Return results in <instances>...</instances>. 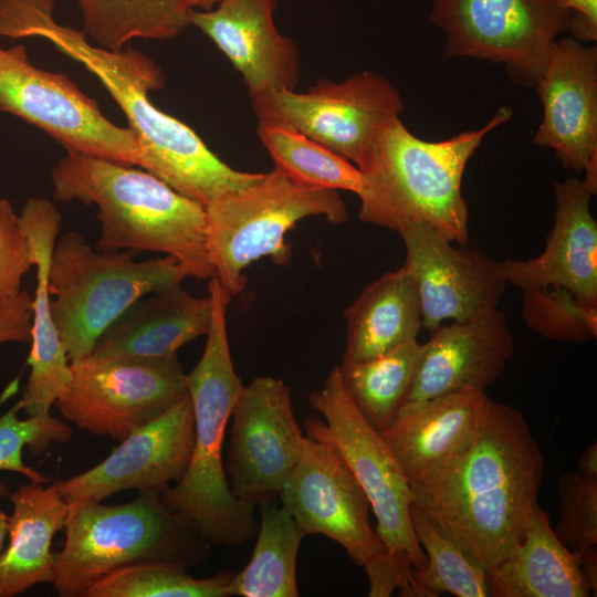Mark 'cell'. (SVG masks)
Segmentation results:
<instances>
[{"label":"cell","instance_id":"obj_1","mask_svg":"<svg viewBox=\"0 0 597 597\" xmlns=\"http://www.w3.org/2000/svg\"><path fill=\"white\" fill-rule=\"evenodd\" d=\"M53 10L54 0H0V36L44 39L95 75L136 135L143 169L203 206L262 177L233 169L191 127L153 104L149 92L165 85V74L151 59L93 44L83 31L57 23Z\"/></svg>","mask_w":597,"mask_h":597},{"label":"cell","instance_id":"obj_2","mask_svg":"<svg viewBox=\"0 0 597 597\" xmlns=\"http://www.w3.org/2000/svg\"><path fill=\"white\" fill-rule=\"evenodd\" d=\"M543 474L544 454L524 415L489 398L470 444L410 486L413 502L488 570L523 538Z\"/></svg>","mask_w":597,"mask_h":597},{"label":"cell","instance_id":"obj_3","mask_svg":"<svg viewBox=\"0 0 597 597\" xmlns=\"http://www.w3.org/2000/svg\"><path fill=\"white\" fill-rule=\"evenodd\" d=\"M512 115L502 106L482 127L438 142L415 136L399 116L385 122L356 164L363 176L359 219L397 232L421 223L467 245L465 167L484 137Z\"/></svg>","mask_w":597,"mask_h":597},{"label":"cell","instance_id":"obj_4","mask_svg":"<svg viewBox=\"0 0 597 597\" xmlns=\"http://www.w3.org/2000/svg\"><path fill=\"white\" fill-rule=\"evenodd\" d=\"M50 177L55 200L97 207L96 249L160 252L176 258L188 276H214L207 247L205 206L153 174L66 150Z\"/></svg>","mask_w":597,"mask_h":597},{"label":"cell","instance_id":"obj_5","mask_svg":"<svg viewBox=\"0 0 597 597\" xmlns=\"http://www.w3.org/2000/svg\"><path fill=\"white\" fill-rule=\"evenodd\" d=\"M208 281L211 324L199 362L186 374L195 417L192 454L185 475L160 495L170 510L192 522L210 545L238 547L254 538L259 522L255 505L234 496L224 470L226 428L243 385L227 333L231 295L216 276Z\"/></svg>","mask_w":597,"mask_h":597},{"label":"cell","instance_id":"obj_6","mask_svg":"<svg viewBox=\"0 0 597 597\" xmlns=\"http://www.w3.org/2000/svg\"><path fill=\"white\" fill-rule=\"evenodd\" d=\"M65 541L54 553L52 585L62 597H80L107 574L135 564L197 567L210 556L199 528L170 510L160 492H138L133 501L69 505Z\"/></svg>","mask_w":597,"mask_h":597},{"label":"cell","instance_id":"obj_7","mask_svg":"<svg viewBox=\"0 0 597 597\" xmlns=\"http://www.w3.org/2000/svg\"><path fill=\"white\" fill-rule=\"evenodd\" d=\"M136 250H100L70 231L49 268L51 314L70 363L91 355L105 329L142 296L188 276L174 256L137 261Z\"/></svg>","mask_w":597,"mask_h":597},{"label":"cell","instance_id":"obj_8","mask_svg":"<svg viewBox=\"0 0 597 597\" xmlns=\"http://www.w3.org/2000/svg\"><path fill=\"white\" fill-rule=\"evenodd\" d=\"M323 419L308 417L305 436L335 446L365 491L376 520V532L400 580V595L412 597V569H421L426 554L413 533L409 507L413 493L391 451L360 415L335 366L322 388L308 397Z\"/></svg>","mask_w":597,"mask_h":597},{"label":"cell","instance_id":"obj_9","mask_svg":"<svg viewBox=\"0 0 597 597\" xmlns=\"http://www.w3.org/2000/svg\"><path fill=\"white\" fill-rule=\"evenodd\" d=\"M206 235L214 276L231 295L239 294L243 271L262 256L286 258L285 233L298 221L323 216L339 224L347 208L337 190L295 184L277 169L255 182L226 192L205 206Z\"/></svg>","mask_w":597,"mask_h":597},{"label":"cell","instance_id":"obj_10","mask_svg":"<svg viewBox=\"0 0 597 597\" xmlns=\"http://www.w3.org/2000/svg\"><path fill=\"white\" fill-rule=\"evenodd\" d=\"M71 379L55 400L62 417L82 430L121 441L188 395L177 354L96 357L70 363Z\"/></svg>","mask_w":597,"mask_h":597},{"label":"cell","instance_id":"obj_11","mask_svg":"<svg viewBox=\"0 0 597 597\" xmlns=\"http://www.w3.org/2000/svg\"><path fill=\"white\" fill-rule=\"evenodd\" d=\"M570 19L554 0H432L429 14L447 35L444 57L504 64L515 84L533 86Z\"/></svg>","mask_w":597,"mask_h":597},{"label":"cell","instance_id":"obj_12","mask_svg":"<svg viewBox=\"0 0 597 597\" xmlns=\"http://www.w3.org/2000/svg\"><path fill=\"white\" fill-rule=\"evenodd\" d=\"M0 109L44 130L66 150L142 168L134 132L106 118L66 75L33 65L23 45L0 46Z\"/></svg>","mask_w":597,"mask_h":597},{"label":"cell","instance_id":"obj_13","mask_svg":"<svg viewBox=\"0 0 597 597\" xmlns=\"http://www.w3.org/2000/svg\"><path fill=\"white\" fill-rule=\"evenodd\" d=\"M250 101L259 124L300 132L355 166L377 129L405 108L398 90L374 71L339 83L323 78L305 92L273 91Z\"/></svg>","mask_w":597,"mask_h":597},{"label":"cell","instance_id":"obj_14","mask_svg":"<svg viewBox=\"0 0 597 597\" xmlns=\"http://www.w3.org/2000/svg\"><path fill=\"white\" fill-rule=\"evenodd\" d=\"M231 417L227 462L231 491L253 505L275 502L305 443L289 387L274 377L242 386Z\"/></svg>","mask_w":597,"mask_h":597},{"label":"cell","instance_id":"obj_15","mask_svg":"<svg viewBox=\"0 0 597 597\" xmlns=\"http://www.w3.org/2000/svg\"><path fill=\"white\" fill-rule=\"evenodd\" d=\"M279 498L305 536L321 534L338 543L357 566L387 557L369 523L368 498L335 446L305 436L302 455Z\"/></svg>","mask_w":597,"mask_h":597},{"label":"cell","instance_id":"obj_16","mask_svg":"<svg viewBox=\"0 0 597 597\" xmlns=\"http://www.w3.org/2000/svg\"><path fill=\"white\" fill-rule=\"evenodd\" d=\"M193 441L195 417L187 395L121 440L97 465L55 484L69 505L82 501L102 502L125 490L161 493L185 475Z\"/></svg>","mask_w":597,"mask_h":597},{"label":"cell","instance_id":"obj_17","mask_svg":"<svg viewBox=\"0 0 597 597\" xmlns=\"http://www.w3.org/2000/svg\"><path fill=\"white\" fill-rule=\"evenodd\" d=\"M398 233L406 249L404 264L417 284L422 327L431 331L498 308L507 284L499 262L476 249L454 247L426 224L411 223Z\"/></svg>","mask_w":597,"mask_h":597},{"label":"cell","instance_id":"obj_18","mask_svg":"<svg viewBox=\"0 0 597 597\" xmlns=\"http://www.w3.org/2000/svg\"><path fill=\"white\" fill-rule=\"evenodd\" d=\"M421 344L415 376L398 415L463 388H485L504 371L515 352L504 313L498 308L443 323Z\"/></svg>","mask_w":597,"mask_h":597},{"label":"cell","instance_id":"obj_19","mask_svg":"<svg viewBox=\"0 0 597 597\" xmlns=\"http://www.w3.org/2000/svg\"><path fill=\"white\" fill-rule=\"evenodd\" d=\"M535 86L543 119L533 143L552 148L563 167L582 172L597 153V48L556 40Z\"/></svg>","mask_w":597,"mask_h":597},{"label":"cell","instance_id":"obj_20","mask_svg":"<svg viewBox=\"0 0 597 597\" xmlns=\"http://www.w3.org/2000/svg\"><path fill=\"white\" fill-rule=\"evenodd\" d=\"M593 195L578 177L554 184V226L544 250L527 260L505 259L499 269L521 291L563 287L584 304L597 306V222Z\"/></svg>","mask_w":597,"mask_h":597},{"label":"cell","instance_id":"obj_21","mask_svg":"<svg viewBox=\"0 0 597 597\" xmlns=\"http://www.w3.org/2000/svg\"><path fill=\"white\" fill-rule=\"evenodd\" d=\"M276 0H220L193 10L191 25L205 33L242 75L249 97L295 90L301 74L297 46L275 25Z\"/></svg>","mask_w":597,"mask_h":597},{"label":"cell","instance_id":"obj_22","mask_svg":"<svg viewBox=\"0 0 597 597\" xmlns=\"http://www.w3.org/2000/svg\"><path fill=\"white\" fill-rule=\"evenodd\" d=\"M19 222L24 231L36 268L33 296L30 376L13 408L28 417L49 416L56 398L71 379L70 360L51 314L49 268L61 223V213L46 198H29Z\"/></svg>","mask_w":597,"mask_h":597},{"label":"cell","instance_id":"obj_23","mask_svg":"<svg viewBox=\"0 0 597 597\" xmlns=\"http://www.w3.org/2000/svg\"><path fill=\"white\" fill-rule=\"evenodd\" d=\"M485 390L463 388L400 413L381 437L410 485L459 455L478 433L486 411Z\"/></svg>","mask_w":597,"mask_h":597},{"label":"cell","instance_id":"obj_24","mask_svg":"<svg viewBox=\"0 0 597 597\" xmlns=\"http://www.w3.org/2000/svg\"><path fill=\"white\" fill-rule=\"evenodd\" d=\"M212 300L172 284L146 294L126 308L100 336L96 357H164L206 335Z\"/></svg>","mask_w":597,"mask_h":597},{"label":"cell","instance_id":"obj_25","mask_svg":"<svg viewBox=\"0 0 597 597\" xmlns=\"http://www.w3.org/2000/svg\"><path fill=\"white\" fill-rule=\"evenodd\" d=\"M492 597H587L578 556L555 535L549 515L537 504L521 542L486 570Z\"/></svg>","mask_w":597,"mask_h":597},{"label":"cell","instance_id":"obj_26","mask_svg":"<svg viewBox=\"0 0 597 597\" xmlns=\"http://www.w3.org/2000/svg\"><path fill=\"white\" fill-rule=\"evenodd\" d=\"M8 545L0 554V597H12L41 583H52L53 536L64 528L69 504L56 484H21L9 495Z\"/></svg>","mask_w":597,"mask_h":597},{"label":"cell","instance_id":"obj_27","mask_svg":"<svg viewBox=\"0 0 597 597\" xmlns=\"http://www.w3.org/2000/svg\"><path fill=\"white\" fill-rule=\"evenodd\" d=\"M346 348L342 362H364L417 339L422 311L409 269L386 272L367 284L344 313Z\"/></svg>","mask_w":597,"mask_h":597},{"label":"cell","instance_id":"obj_28","mask_svg":"<svg viewBox=\"0 0 597 597\" xmlns=\"http://www.w3.org/2000/svg\"><path fill=\"white\" fill-rule=\"evenodd\" d=\"M256 542L248 565L232 575L230 596L297 597L296 563L303 532L275 502L260 504Z\"/></svg>","mask_w":597,"mask_h":597},{"label":"cell","instance_id":"obj_29","mask_svg":"<svg viewBox=\"0 0 597 597\" xmlns=\"http://www.w3.org/2000/svg\"><path fill=\"white\" fill-rule=\"evenodd\" d=\"M83 32L94 44L121 50L134 39L171 40L191 25L184 0H76Z\"/></svg>","mask_w":597,"mask_h":597},{"label":"cell","instance_id":"obj_30","mask_svg":"<svg viewBox=\"0 0 597 597\" xmlns=\"http://www.w3.org/2000/svg\"><path fill=\"white\" fill-rule=\"evenodd\" d=\"M421 344L409 341L364 362H342L344 386L363 418L379 433L397 418L410 389Z\"/></svg>","mask_w":597,"mask_h":597},{"label":"cell","instance_id":"obj_31","mask_svg":"<svg viewBox=\"0 0 597 597\" xmlns=\"http://www.w3.org/2000/svg\"><path fill=\"white\" fill-rule=\"evenodd\" d=\"M409 514L413 533L427 557L421 569L411 572L416 597H436L444 593L458 597H490L486 569L415 502L410 504Z\"/></svg>","mask_w":597,"mask_h":597},{"label":"cell","instance_id":"obj_32","mask_svg":"<svg viewBox=\"0 0 597 597\" xmlns=\"http://www.w3.org/2000/svg\"><path fill=\"white\" fill-rule=\"evenodd\" d=\"M258 135L274 168L295 184L359 193L363 176L345 157L294 129L258 125Z\"/></svg>","mask_w":597,"mask_h":597},{"label":"cell","instance_id":"obj_33","mask_svg":"<svg viewBox=\"0 0 597 597\" xmlns=\"http://www.w3.org/2000/svg\"><path fill=\"white\" fill-rule=\"evenodd\" d=\"M233 573L195 578L187 568L144 563L116 569L91 585L82 597H229Z\"/></svg>","mask_w":597,"mask_h":597},{"label":"cell","instance_id":"obj_34","mask_svg":"<svg viewBox=\"0 0 597 597\" xmlns=\"http://www.w3.org/2000/svg\"><path fill=\"white\" fill-rule=\"evenodd\" d=\"M522 316L534 333L569 344L597 336V306L578 301L563 287L523 290Z\"/></svg>","mask_w":597,"mask_h":597},{"label":"cell","instance_id":"obj_35","mask_svg":"<svg viewBox=\"0 0 597 597\" xmlns=\"http://www.w3.org/2000/svg\"><path fill=\"white\" fill-rule=\"evenodd\" d=\"M71 436L72 429L51 415L19 419L12 407L0 417V471L20 473L33 483H49V478L23 462V448L42 454L52 443H65ZM0 494L9 496V490L1 480Z\"/></svg>","mask_w":597,"mask_h":597},{"label":"cell","instance_id":"obj_36","mask_svg":"<svg viewBox=\"0 0 597 597\" xmlns=\"http://www.w3.org/2000/svg\"><path fill=\"white\" fill-rule=\"evenodd\" d=\"M557 494V538L576 554L597 546V479L577 470L563 473Z\"/></svg>","mask_w":597,"mask_h":597},{"label":"cell","instance_id":"obj_37","mask_svg":"<svg viewBox=\"0 0 597 597\" xmlns=\"http://www.w3.org/2000/svg\"><path fill=\"white\" fill-rule=\"evenodd\" d=\"M34 266L29 240L8 199H0V310L21 290L22 277Z\"/></svg>","mask_w":597,"mask_h":597},{"label":"cell","instance_id":"obj_38","mask_svg":"<svg viewBox=\"0 0 597 597\" xmlns=\"http://www.w3.org/2000/svg\"><path fill=\"white\" fill-rule=\"evenodd\" d=\"M33 297L21 291L0 310V343H29L32 337Z\"/></svg>","mask_w":597,"mask_h":597},{"label":"cell","instance_id":"obj_39","mask_svg":"<svg viewBox=\"0 0 597 597\" xmlns=\"http://www.w3.org/2000/svg\"><path fill=\"white\" fill-rule=\"evenodd\" d=\"M572 12L568 30L572 38L582 41L597 40V0H554Z\"/></svg>","mask_w":597,"mask_h":597},{"label":"cell","instance_id":"obj_40","mask_svg":"<svg viewBox=\"0 0 597 597\" xmlns=\"http://www.w3.org/2000/svg\"><path fill=\"white\" fill-rule=\"evenodd\" d=\"M576 554V553H575ZM578 556L582 575L594 596L597 593V546L590 547Z\"/></svg>","mask_w":597,"mask_h":597},{"label":"cell","instance_id":"obj_41","mask_svg":"<svg viewBox=\"0 0 597 597\" xmlns=\"http://www.w3.org/2000/svg\"><path fill=\"white\" fill-rule=\"evenodd\" d=\"M579 473L597 479V443H590L580 454L577 469Z\"/></svg>","mask_w":597,"mask_h":597},{"label":"cell","instance_id":"obj_42","mask_svg":"<svg viewBox=\"0 0 597 597\" xmlns=\"http://www.w3.org/2000/svg\"><path fill=\"white\" fill-rule=\"evenodd\" d=\"M583 171L585 172V178L582 180L584 187L591 195H595L597 191V153L591 155Z\"/></svg>","mask_w":597,"mask_h":597},{"label":"cell","instance_id":"obj_43","mask_svg":"<svg viewBox=\"0 0 597 597\" xmlns=\"http://www.w3.org/2000/svg\"><path fill=\"white\" fill-rule=\"evenodd\" d=\"M220 0H184L191 10H209L213 8Z\"/></svg>","mask_w":597,"mask_h":597},{"label":"cell","instance_id":"obj_44","mask_svg":"<svg viewBox=\"0 0 597 597\" xmlns=\"http://www.w3.org/2000/svg\"><path fill=\"white\" fill-rule=\"evenodd\" d=\"M2 495L0 494V498ZM8 520L9 516L0 507V554L4 548V543L8 538Z\"/></svg>","mask_w":597,"mask_h":597}]
</instances>
